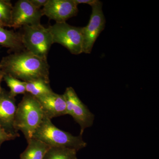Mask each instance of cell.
Instances as JSON below:
<instances>
[{
    "instance_id": "9c48e42d",
    "label": "cell",
    "mask_w": 159,
    "mask_h": 159,
    "mask_svg": "<svg viewBox=\"0 0 159 159\" xmlns=\"http://www.w3.org/2000/svg\"><path fill=\"white\" fill-rule=\"evenodd\" d=\"M78 5L74 0H48L42 9L43 16L56 23L66 22L78 13Z\"/></svg>"
},
{
    "instance_id": "7c38bea8",
    "label": "cell",
    "mask_w": 159,
    "mask_h": 159,
    "mask_svg": "<svg viewBox=\"0 0 159 159\" xmlns=\"http://www.w3.org/2000/svg\"><path fill=\"white\" fill-rule=\"evenodd\" d=\"M0 46L9 49L10 52H19L25 50L20 32L0 28Z\"/></svg>"
},
{
    "instance_id": "30bf717a",
    "label": "cell",
    "mask_w": 159,
    "mask_h": 159,
    "mask_svg": "<svg viewBox=\"0 0 159 159\" xmlns=\"http://www.w3.org/2000/svg\"><path fill=\"white\" fill-rule=\"evenodd\" d=\"M16 109L15 97L2 88L0 92V126L7 133L19 137V134L16 131L14 128Z\"/></svg>"
},
{
    "instance_id": "e0dca14e",
    "label": "cell",
    "mask_w": 159,
    "mask_h": 159,
    "mask_svg": "<svg viewBox=\"0 0 159 159\" xmlns=\"http://www.w3.org/2000/svg\"><path fill=\"white\" fill-rule=\"evenodd\" d=\"M12 9L10 1L0 0V22L4 27L10 28Z\"/></svg>"
},
{
    "instance_id": "9a60e30c",
    "label": "cell",
    "mask_w": 159,
    "mask_h": 159,
    "mask_svg": "<svg viewBox=\"0 0 159 159\" xmlns=\"http://www.w3.org/2000/svg\"><path fill=\"white\" fill-rule=\"evenodd\" d=\"M75 149L63 147H50L43 159H78Z\"/></svg>"
},
{
    "instance_id": "5bb4252c",
    "label": "cell",
    "mask_w": 159,
    "mask_h": 159,
    "mask_svg": "<svg viewBox=\"0 0 159 159\" xmlns=\"http://www.w3.org/2000/svg\"><path fill=\"white\" fill-rule=\"evenodd\" d=\"M26 90L27 93L31 94L35 98L42 97L53 92L50 86V83L41 80L26 82Z\"/></svg>"
},
{
    "instance_id": "7402d4cb",
    "label": "cell",
    "mask_w": 159,
    "mask_h": 159,
    "mask_svg": "<svg viewBox=\"0 0 159 159\" xmlns=\"http://www.w3.org/2000/svg\"><path fill=\"white\" fill-rule=\"evenodd\" d=\"M4 26H3V25L2 24V23L0 22V28H4Z\"/></svg>"
},
{
    "instance_id": "8fae6325",
    "label": "cell",
    "mask_w": 159,
    "mask_h": 159,
    "mask_svg": "<svg viewBox=\"0 0 159 159\" xmlns=\"http://www.w3.org/2000/svg\"><path fill=\"white\" fill-rule=\"evenodd\" d=\"M45 116L49 119L66 115V104L63 95L54 93L36 98Z\"/></svg>"
},
{
    "instance_id": "7a4b0ae2",
    "label": "cell",
    "mask_w": 159,
    "mask_h": 159,
    "mask_svg": "<svg viewBox=\"0 0 159 159\" xmlns=\"http://www.w3.org/2000/svg\"><path fill=\"white\" fill-rule=\"evenodd\" d=\"M44 117L37 99L26 93L17 106L14 119L15 130L17 133L18 131L22 132L27 142H29Z\"/></svg>"
},
{
    "instance_id": "4fadbf2b",
    "label": "cell",
    "mask_w": 159,
    "mask_h": 159,
    "mask_svg": "<svg viewBox=\"0 0 159 159\" xmlns=\"http://www.w3.org/2000/svg\"><path fill=\"white\" fill-rule=\"evenodd\" d=\"M25 150L20 155V159H43L50 148L48 145L37 139H31Z\"/></svg>"
},
{
    "instance_id": "8992f818",
    "label": "cell",
    "mask_w": 159,
    "mask_h": 159,
    "mask_svg": "<svg viewBox=\"0 0 159 159\" xmlns=\"http://www.w3.org/2000/svg\"><path fill=\"white\" fill-rule=\"evenodd\" d=\"M63 95L66 104V115L71 116L79 124L80 127V135L82 136L84 129L93 124L94 115L80 99L73 88H67Z\"/></svg>"
},
{
    "instance_id": "ffe728a7",
    "label": "cell",
    "mask_w": 159,
    "mask_h": 159,
    "mask_svg": "<svg viewBox=\"0 0 159 159\" xmlns=\"http://www.w3.org/2000/svg\"><path fill=\"white\" fill-rule=\"evenodd\" d=\"M74 1L77 5L80 4H86L90 5L91 7L96 5L100 2L98 0H74Z\"/></svg>"
},
{
    "instance_id": "44dd1931",
    "label": "cell",
    "mask_w": 159,
    "mask_h": 159,
    "mask_svg": "<svg viewBox=\"0 0 159 159\" xmlns=\"http://www.w3.org/2000/svg\"><path fill=\"white\" fill-rule=\"evenodd\" d=\"M3 76H4V74L0 70V92L2 91V86H1V83L3 80Z\"/></svg>"
},
{
    "instance_id": "ba28073f",
    "label": "cell",
    "mask_w": 159,
    "mask_h": 159,
    "mask_svg": "<svg viewBox=\"0 0 159 159\" xmlns=\"http://www.w3.org/2000/svg\"><path fill=\"white\" fill-rule=\"evenodd\" d=\"M42 16L41 9L34 7L29 0H19L13 6L10 28L16 29L39 25Z\"/></svg>"
},
{
    "instance_id": "ac0fdd59",
    "label": "cell",
    "mask_w": 159,
    "mask_h": 159,
    "mask_svg": "<svg viewBox=\"0 0 159 159\" xmlns=\"http://www.w3.org/2000/svg\"><path fill=\"white\" fill-rule=\"evenodd\" d=\"M17 137L15 136L7 133L6 131L0 126V148L3 142L14 140Z\"/></svg>"
},
{
    "instance_id": "52a82bcc",
    "label": "cell",
    "mask_w": 159,
    "mask_h": 159,
    "mask_svg": "<svg viewBox=\"0 0 159 159\" xmlns=\"http://www.w3.org/2000/svg\"><path fill=\"white\" fill-rule=\"evenodd\" d=\"M92 13L88 24L82 27L83 53L90 54L95 42L105 28L106 20L99 2L92 6Z\"/></svg>"
},
{
    "instance_id": "2e32d148",
    "label": "cell",
    "mask_w": 159,
    "mask_h": 159,
    "mask_svg": "<svg viewBox=\"0 0 159 159\" xmlns=\"http://www.w3.org/2000/svg\"><path fill=\"white\" fill-rule=\"evenodd\" d=\"M3 80L10 89L9 92L12 97H15L18 95H24L27 93L25 82L6 74H4Z\"/></svg>"
},
{
    "instance_id": "3957f363",
    "label": "cell",
    "mask_w": 159,
    "mask_h": 159,
    "mask_svg": "<svg viewBox=\"0 0 159 159\" xmlns=\"http://www.w3.org/2000/svg\"><path fill=\"white\" fill-rule=\"evenodd\" d=\"M32 139H37L48 145L50 147H63L75 149L78 151L87 145L82 136H75L70 133L57 128L51 119L44 117L42 122L36 129Z\"/></svg>"
},
{
    "instance_id": "5b68a950",
    "label": "cell",
    "mask_w": 159,
    "mask_h": 159,
    "mask_svg": "<svg viewBox=\"0 0 159 159\" xmlns=\"http://www.w3.org/2000/svg\"><path fill=\"white\" fill-rule=\"evenodd\" d=\"M82 28L63 22L56 23L48 29L52 36L53 43L59 44L71 54L79 55L83 53Z\"/></svg>"
},
{
    "instance_id": "d6986e66",
    "label": "cell",
    "mask_w": 159,
    "mask_h": 159,
    "mask_svg": "<svg viewBox=\"0 0 159 159\" xmlns=\"http://www.w3.org/2000/svg\"><path fill=\"white\" fill-rule=\"evenodd\" d=\"M29 2L35 8L40 9L43 7L48 2V0H29Z\"/></svg>"
},
{
    "instance_id": "6da1fadb",
    "label": "cell",
    "mask_w": 159,
    "mask_h": 159,
    "mask_svg": "<svg viewBox=\"0 0 159 159\" xmlns=\"http://www.w3.org/2000/svg\"><path fill=\"white\" fill-rule=\"evenodd\" d=\"M50 66L42 59L26 50L15 52L2 57L0 70L24 81L41 80L50 83Z\"/></svg>"
},
{
    "instance_id": "277c9868",
    "label": "cell",
    "mask_w": 159,
    "mask_h": 159,
    "mask_svg": "<svg viewBox=\"0 0 159 159\" xmlns=\"http://www.w3.org/2000/svg\"><path fill=\"white\" fill-rule=\"evenodd\" d=\"M25 50L35 56L47 60L53 42L48 28L42 25H26L20 32Z\"/></svg>"
}]
</instances>
